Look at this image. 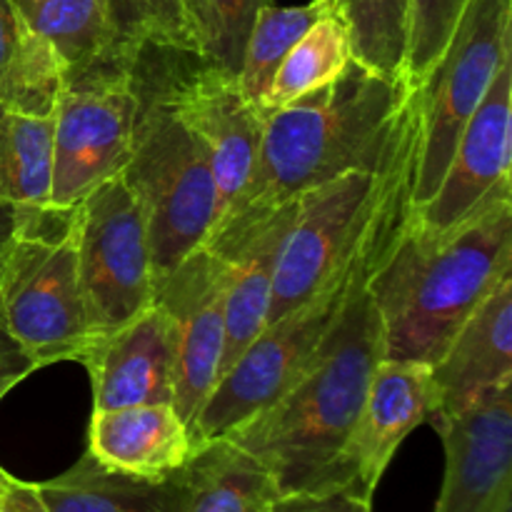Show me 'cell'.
<instances>
[{"label":"cell","mask_w":512,"mask_h":512,"mask_svg":"<svg viewBox=\"0 0 512 512\" xmlns=\"http://www.w3.org/2000/svg\"><path fill=\"white\" fill-rule=\"evenodd\" d=\"M512 273V185H495L445 230H425L413 208L368 280L383 323L385 358L433 365L460 325Z\"/></svg>","instance_id":"6da1fadb"},{"label":"cell","mask_w":512,"mask_h":512,"mask_svg":"<svg viewBox=\"0 0 512 512\" xmlns=\"http://www.w3.org/2000/svg\"><path fill=\"white\" fill-rule=\"evenodd\" d=\"M415 105L418 83L385 78L350 60L328 85L265 115L258 163L228 218L288 203L345 173L383 170Z\"/></svg>","instance_id":"7a4b0ae2"},{"label":"cell","mask_w":512,"mask_h":512,"mask_svg":"<svg viewBox=\"0 0 512 512\" xmlns=\"http://www.w3.org/2000/svg\"><path fill=\"white\" fill-rule=\"evenodd\" d=\"M378 263L355 283L308 370L275 403L223 435L273 473L280 495L333 490L340 453L385 358L383 323L368 288Z\"/></svg>","instance_id":"3957f363"},{"label":"cell","mask_w":512,"mask_h":512,"mask_svg":"<svg viewBox=\"0 0 512 512\" xmlns=\"http://www.w3.org/2000/svg\"><path fill=\"white\" fill-rule=\"evenodd\" d=\"M418 145L420 118L395 155L378 210L360 243L355 245L353 255L305 303L285 313L283 318L265 323L258 338L215 383L190 425L195 445L228 435L230 430L275 403L308 370L323 340L333 330L340 310L348 303L355 283L383 258L413 208L410 195H413L415 165H418Z\"/></svg>","instance_id":"277c9868"},{"label":"cell","mask_w":512,"mask_h":512,"mask_svg":"<svg viewBox=\"0 0 512 512\" xmlns=\"http://www.w3.org/2000/svg\"><path fill=\"white\" fill-rule=\"evenodd\" d=\"M140 108L133 148L120 170L143 208L155 283L208 240L218 223L213 163L198 135L178 118L160 83L135 63Z\"/></svg>","instance_id":"5b68a950"},{"label":"cell","mask_w":512,"mask_h":512,"mask_svg":"<svg viewBox=\"0 0 512 512\" xmlns=\"http://www.w3.org/2000/svg\"><path fill=\"white\" fill-rule=\"evenodd\" d=\"M512 55V0H470L438 63L418 83L420 145L413 208L443 183L453 150L500 65Z\"/></svg>","instance_id":"8992f818"},{"label":"cell","mask_w":512,"mask_h":512,"mask_svg":"<svg viewBox=\"0 0 512 512\" xmlns=\"http://www.w3.org/2000/svg\"><path fill=\"white\" fill-rule=\"evenodd\" d=\"M70 230L90 333L103 338L155 303L148 225L123 175L103 180L70 210Z\"/></svg>","instance_id":"52a82bcc"},{"label":"cell","mask_w":512,"mask_h":512,"mask_svg":"<svg viewBox=\"0 0 512 512\" xmlns=\"http://www.w3.org/2000/svg\"><path fill=\"white\" fill-rule=\"evenodd\" d=\"M0 313L38 368L83 360L93 333L80 293L70 218L58 235L25 230L15 238L0 273Z\"/></svg>","instance_id":"ba28073f"},{"label":"cell","mask_w":512,"mask_h":512,"mask_svg":"<svg viewBox=\"0 0 512 512\" xmlns=\"http://www.w3.org/2000/svg\"><path fill=\"white\" fill-rule=\"evenodd\" d=\"M135 63L65 80L53 110V210H73L128 163L140 108Z\"/></svg>","instance_id":"9c48e42d"},{"label":"cell","mask_w":512,"mask_h":512,"mask_svg":"<svg viewBox=\"0 0 512 512\" xmlns=\"http://www.w3.org/2000/svg\"><path fill=\"white\" fill-rule=\"evenodd\" d=\"M420 118V100L395 145L393 155L378 173H345L298 198V213L288 230L275 270L270 310L265 323L283 318L323 288L353 255L365 228L378 210L388 185L390 168L405 138ZM265 328V325H263Z\"/></svg>","instance_id":"30bf717a"},{"label":"cell","mask_w":512,"mask_h":512,"mask_svg":"<svg viewBox=\"0 0 512 512\" xmlns=\"http://www.w3.org/2000/svg\"><path fill=\"white\" fill-rule=\"evenodd\" d=\"M198 63L183 78L163 80L160 88L178 118L208 150L218 185L220 223L248 188L258 163L265 115L240 93L238 73L203 58Z\"/></svg>","instance_id":"8fae6325"},{"label":"cell","mask_w":512,"mask_h":512,"mask_svg":"<svg viewBox=\"0 0 512 512\" xmlns=\"http://www.w3.org/2000/svg\"><path fill=\"white\" fill-rule=\"evenodd\" d=\"M155 303L175 325V398L180 418L193 425L215 388L225 348L223 260L200 245L155 283Z\"/></svg>","instance_id":"7c38bea8"},{"label":"cell","mask_w":512,"mask_h":512,"mask_svg":"<svg viewBox=\"0 0 512 512\" xmlns=\"http://www.w3.org/2000/svg\"><path fill=\"white\" fill-rule=\"evenodd\" d=\"M295 213L298 198L245 208L220 223L203 243L223 260L225 270V348L218 380L258 338L268 320L280 250Z\"/></svg>","instance_id":"4fadbf2b"},{"label":"cell","mask_w":512,"mask_h":512,"mask_svg":"<svg viewBox=\"0 0 512 512\" xmlns=\"http://www.w3.org/2000/svg\"><path fill=\"white\" fill-rule=\"evenodd\" d=\"M435 410L428 363L383 358L375 368L350 438L335 468L333 490L373 500L403 440Z\"/></svg>","instance_id":"5bb4252c"},{"label":"cell","mask_w":512,"mask_h":512,"mask_svg":"<svg viewBox=\"0 0 512 512\" xmlns=\"http://www.w3.org/2000/svg\"><path fill=\"white\" fill-rule=\"evenodd\" d=\"M445 478L433 512H503L512 503V383L435 420Z\"/></svg>","instance_id":"9a60e30c"},{"label":"cell","mask_w":512,"mask_h":512,"mask_svg":"<svg viewBox=\"0 0 512 512\" xmlns=\"http://www.w3.org/2000/svg\"><path fill=\"white\" fill-rule=\"evenodd\" d=\"M512 160V55L500 65L478 110L470 115L433 198L413 208L425 230H445L475 208L495 185L510 180Z\"/></svg>","instance_id":"2e32d148"},{"label":"cell","mask_w":512,"mask_h":512,"mask_svg":"<svg viewBox=\"0 0 512 512\" xmlns=\"http://www.w3.org/2000/svg\"><path fill=\"white\" fill-rule=\"evenodd\" d=\"M175 325L163 305L148 310L113 333L95 338L83 360L93 390V410L173 403Z\"/></svg>","instance_id":"e0dca14e"},{"label":"cell","mask_w":512,"mask_h":512,"mask_svg":"<svg viewBox=\"0 0 512 512\" xmlns=\"http://www.w3.org/2000/svg\"><path fill=\"white\" fill-rule=\"evenodd\" d=\"M430 378L435 395L430 425L512 383V273L460 325L445 353L430 365Z\"/></svg>","instance_id":"ac0fdd59"},{"label":"cell","mask_w":512,"mask_h":512,"mask_svg":"<svg viewBox=\"0 0 512 512\" xmlns=\"http://www.w3.org/2000/svg\"><path fill=\"white\" fill-rule=\"evenodd\" d=\"M103 468L138 478H165L195 453L188 423L173 403L93 410L88 450Z\"/></svg>","instance_id":"d6986e66"},{"label":"cell","mask_w":512,"mask_h":512,"mask_svg":"<svg viewBox=\"0 0 512 512\" xmlns=\"http://www.w3.org/2000/svg\"><path fill=\"white\" fill-rule=\"evenodd\" d=\"M48 512H185L188 463L165 478L108 470L90 453L58 478L38 483Z\"/></svg>","instance_id":"ffe728a7"},{"label":"cell","mask_w":512,"mask_h":512,"mask_svg":"<svg viewBox=\"0 0 512 512\" xmlns=\"http://www.w3.org/2000/svg\"><path fill=\"white\" fill-rule=\"evenodd\" d=\"M35 33L58 53L65 80H75L108 65L133 63L130 48L115 25L113 0H15Z\"/></svg>","instance_id":"44dd1931"},{"label":"cell","mask_w":512,"mask_h":512,"mask_svg":"<svg viewBox=\"0 0 512 512\" xmlns=\"http://www.w3.org/2000/svg\"><path fill=\"white\" fill-rule=\"evenodd\" d=\"M188 480L185 512H273L283 498L273 473L228 438L195 445Z\"/></svg>","instance_id":"7402d4cb"},{"label":"cell","mask_w":512,"mask_h":512,"mask_svg":"<svg viewBox=\"0 0 512 512\" xmlns=\"http://www.w3.org/2000/svg\"><path fill=\"white\" fill-rule=\"evenodd\" d=\"M65 68L35 33L15 0H0V103L30 115H53Z\"/></svg>","instance_id":"603a6c76"},{"label":"cell","mask_w":512,"mask_h":512,"mask_svg":"<svg viewBox=\"0 0 512 512\" xmlns=\"http://www.w3.org/2000/svg\"><path fill=\"white\" fill-rule=\"evenodd\" d=\"M53 115H30L0 103V200L20 213L50 208Z\"/></svg>","instance_id":"cb8c5ba5"},{"label":"cell","mask_w":512,"mask_h":512,"mask_svg":"<svg viewBox=\"0 0 512 512\" xmlns=\"http://www.w3.org/2000/svg\"><path fill=\"white\" fill-rule=\"evenodd\" d=\"M325 15L348 35L355 63L385 78H408L410 0H323Z\"/></svg>","instance_id":"d4e9b609"},{"label":"cell","mask_w":512,"mask_h":512,"mask_svg":"<svg viewBox=\"0 0 512 512\" xmlns=\"http://www.w3.org/2000/svg\"><path fill=\"white\" fill-rule=\"evenodd\" d=\"M350 60H353V53H350L343 25L330 15H320L283 58L265 93L260 113L268 115L303 98L310 90L323 88L348 68Z\"/></svg>","instance_id":"484cf974"},{"label":"cell","mask_w":512,"mask_h":512,"mask_svg":"<svg viewBox=\"0 0 512 512\" xmlns=\"http://www.w3.org/2000/svg\"><path fill=\"white\" fill-rule=\"evenodd\" d=\"M320 15H325L323 0H310L305 5H288V8H280V5L273 3L260 10L238 68L240 93L255 108L260 110V105H263L265 93H268L285 55L290 53V48L303 38L305 30Z\"/></svg>","instance_id":"4316f807"},{"label":"cell","mask_w":512,"mask_h":512,"mask_svg":"<svg viewBox=\"0 0 512 512\" xmlns=\"http://www.w3.org/2000/svg\"><path fill=\"white\" fill-rule=\"evenodd\" d=\"M113 15L130 48L178 50L203 58V40L183 0H113Z\"/></svg>","instance_id":"83f0119b"},{"label":"cell","mask_w":512,"mask_h":512,"mask_svg":"<svg viewBox=\"0 0 512 512\" xmlns=\"http://www.w3.org/2000/svg\"><path fill=\"white\" fill-rule=\"evenodd\" d=\"M470 0H410L405 75L420 83L443 55Z\"/></svg>","instance_id":"f1b7e54d"},{"label":"cell","mask_w":512,"mask_h":512,"mask_svg":"<svg viewBox=\"0 0 512 512\" xmlns=\"http://www.w3.org/2000/svg\"><path fill=\"white\" fill-rule=\"evenodd\" d=\"M273 0H205L203 60L238 73L255 18Z\"/></svg>","instance_id":"f546056e"},{"label":"cell","mask_w":512,"mask_h":512,"mask_svg":"<svg viewBox=\"0 0 512 512\" xmlns=\"http://www.w3.org/2000/svg\"><path fill=\"white\" fill-rule=\"evenodd\" d=\"M273 512H373V500L360 498L350 490L283 495Z\"/></svg>","instance_id":"4dcf8cb0"},{"label":"cell","mask_w":512,"mask_h":512,"mask_svg":"<svg viewBox=\"0 0 512 512\" xmlns=\"http://www.w3.org/2000/svg\"><path fill=\"white\" fill-rule=\"evenodd\" d=\"M38 370V363L20 348L18 340L10 335L0 313V400L10 393L18 383H23L28 375Z\"/></svg>","instance_id":"1f68e13d"},{"label":"cell","mask_w":512,"mask_h":512,"mask_svg":"<svg viewBox=\"0 0 512 512\" xmlns=\"http://www.w3.org/2000/svg\"><path fill=\"white\" fill-rule=\"evenodd\" d=\"M0 512H48V508L40 498L38 483H23L13 478L0 493Z\"/></svg>","instance_id":"d6a6232c"},{"label":"cell","mask_w":512,"mask_h":512,"mask_svg":"<svg viewBox=\"0 0 512 512\" xmlns=\"http://www.w3.org/2000/svg\"><path fill=\"white\" fill-rule=\"evenodd\" d=\"M20 230H23V213L0 200V273Z\"/></svg>","instance_id":"836d02e7"},{"label":"cell","mask_w":512,"mask_h":512,"mask_svg":"<svg viewBox=\"0 0 512 512\" xmlns=\"http://www.w3.org/2000/svg\"><path fill=\"white\" fill-rule=\"evenodd\" d=\"M188 8L190 18H193L195 28H198L200 40H203V53H205V0H183Z\"/></svg>","instance_id":"e575fe53"},{"label":"cell","mask_w":512,"mask_h":512,"mask_svg":"<svg viewBox=\"0 0 512 512\" xmlns=\"http://www.w3.org/2000/svg\"><path fill=\"white\" fill-rule=\"evenodd\" d=\"M10 480H13V475H10V473H5V470L0 468V493H3V490L8 488V485H10Z\"/></svg>","instance_id":"d590c367"},{"label":"cell","mask_w":512,"mask_h":512,"mask_svg":"<svg viewBox=\"0 0 512 512\" xmlns=\"http://www.w3.org/2000/svg\"><path fill=\"white\" fill-rule=\"evenodd\" d=\"M503 512H512V503H510V505H508V508H505Z\"/></svg>","instance_id":"8d00e7d4"}]
</instances>
